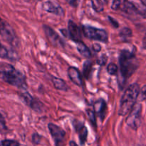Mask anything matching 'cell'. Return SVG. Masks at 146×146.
Wrapping results in <instances>:
<instances>
[{"mask_svg":"<svg viewBox=\"0 0 146 146\" xmlns=\"http://www.w3.org/2000/svg\"><path fill=\"white\" fill-rule=\"evenodd\" d=\"M120 72L123 82L136 71L139 62L133 52L128 50H122L119 57Z\"/></svg>","mask_w":146,"mask_h":146,"instance_id":"1","label":"cell"},{"mask_svg":"<svg viewBox=\"0 0 146 146\" xmlns=\"http://www.w3.org/2000/svg\"><path fill=\"white\" fill-rule=\"evenodd\" d=\"M139 84L133 83L126 89L123 94L120 103L118 115L121 116L126 115L135 105L140 94Z\"/></svg>","mask_w":146,"mask_h":146,"instance_id":"2","label":"cell"},{"mask_svg":"<svg viewBox=\"0 0 146 146\" xmlns=\"http://www.w3.org/2000/svg\"><path fill=\"white\" fill-rule=\"evenodd\" d=\"M0 79L22 90L27 88L25 76L11 65H7L0 70Z\"/></svg>","mask_w":146,"mask_h":146,"instance_id":"3","label":"cell"},{"mask_svg":"<svg viewBox=\"0 0 146 146\" xmlns=\"http://www.w3.org/2000/svg\"><path fill=\"white\" fill-rule=\"evenodd\" d=\"M141 112H142V106L140 103H135L129 115L127 117L125 123L133 130H136L140 127L141 124Z\"/></svg>","mask_w":146,"mask_h":146,"instance_id":"4","label":"cell"},{"mask_svg":"<svg viewBox=\"0 0 146 146\" xmlns=\"http://www.w3.org/2000/svg\"><path fill=\"white\" fill-rule=\"evenodd\" d=\"M84 36L88 39L106 42L108 40V34L103 29H98L91 26L85 25L83 27Z\"/></svg>","mask_w":146,"mask_h":146,"instance_id":"5","label":"cell"},{"mask_svg":"<svg viewBox=\"0 0 146 146\" xmlns=\"http://www.w3.org/2000/svg\"><path fill=\"white\" fill-rule=\"evenodd\" d=\"M0 36L9 44L16 45L17 38L12 27L6 21L0 18Z\"/></svg>","mask_w":146,"mask_h":146,"instance_id":"6","label":"cell"},{"mask_svg":"<svg viewBox=\"0 0 146 146\" xmlns=\"http://www.w3.org/2000/svg\"><path fill=\"white\" fill-rule=\"evenodd\" d=\"M48 127L56 146H59L64 140L66 135L65 131L59 126L54 125V123H49Z\"/></svg>","mask_w":146,"mask_h":146,"instance_id":"7","label":"cell"},{"mask_svg":"<svg viewBox=\"0 0 146 146\" xmlns=\"http://www.w3.org/2000/svg\"><path fill=\"white\" fill-rule=\"evenodd\" d=\"M44 30L48 41L53 45L56 46V47H64V42L61 40L59 35L52 28H51L48 26L44 25Z\"/></svg>","mask_w":146,"mask_h":146,"instance_id":"8","label":"cell"},{"mask_svg":"<svg viewBox=\"0 0 146 146\" xmlns=\"http://www.w3.org/2000/svg\"><path fill=\"white\" fill-rule=\"evenodd\" d=\"M68 35L76 42L81 41V32L78 26L72 20H69L68 23Z\"/></svg>","mask_w":146,"mask_h":146,"instance_id":"9","label":"cell"},{"mask_svg":"<svg viewBox=\"0 0 146 146\" xmlns=\"http://www.w3.org/2000/svg\"><path fill=\"white\" fill-rule=\"evenodd\" d=\"M43 9L44 11L58 16L64 15V9L60 6L54 4L51 1H46L43 4Z\"/></svg>","mask_w":146,"mask_h":146,"instance_id":"10","label":"cell"},{"mask_svg":"<svg viewBox=\"0 0 146 146\" xmlns=\"http://www.w3.org/2000/svg\"><path fill=\"white\" fill-rule=\"evenodd\" d=\"M67 72H68V75L69 77L70 80L74 84L78 86H82V77H81V74L78 69L74 67H68Z\"/></svg>","mask_w":146,"mask_h":146,"instance_id":"11","label":"cell"},{"mask_svg":"<svg viewBox=\"0 0 146 146\" xmlns=\"http://www.w3.org/2000/svg\"><path fill=\"white\" fill-rule=\"evenodd\" d=\"M107 106L106 103L104 100H99L96 101L94 104V113L98 115V117L104 120L106 115Z\"/></svg>","mask_w":146,"mask_h":146,"instance_id":"12","label":"cell"},{"mask_svg":"<svg viewBox=\"0 0 146 146\" xmlns=\"http://www.w3.org/2000/svg\"><path fill=\"white\" fill-rule=\"evenodd\" d=\"M77 50L80 53L81 56L85 58H90L91 53L88 47L85 44V43L82 41H79L77 42Z\"/></svg>","mask_w":146,"mask_h":146,"instance_id":"13","label":"cell"},{"mask_svg":"<svg viewBox=\"0 0 146 146\" xmlns=\"http://www.w3.org/2000/svg\"><path fill=\"white\" fill-rule=\"evenodd\" d=\"M52 82L54 84V86L59 90H64V91H66L68 90V86L66 84L65 81L63 80L62 79L58 78V77H52Z\"/></svg>","mask_w":146,"mask_h":146,"instance_id":"14","label":"cell"},{"mask_svg":"<svg viewBox=\"0 0 146 146\" xmlns=\"http://www.w3.org/2000/svg\"><path fill=\"white\" fill-rule=\"evenodd\" d=\"M78 133V135H79V140L81 142V145H84L85 143L86 140L87 135H88V130L87 128L84 125H77L76 127Z\"/></svg>","mask_w":146,"mask_h":146,"instance_id":"15","label":"cell"},{"mask_svg":"<svg viewBox=\"0 0 146 146\" xmlns=\"http://www.w3.org/2000/svg\"><path fill=\"white\" fill-rule=\"evenodd\" d=\"M20 97L21 99L22 100V101L25 103L27 105H29V107H31V104L34 102V98L28 92H26L25 90H24V92H21V94H20Z\"/></svg>","mask_w":146,"mask_h":146,"instance_id":"16","label":"cell"},{"mask_svg":"<svg viewBox=\"0 0 146 146\" xmlns=\"http://www.w3.org/2000/svg\"><path fill=\"white\" fill-rule=\"evenodd\" d=\"M120 37L123 40L131 38L132 37V30L128 27H124L120 31Z\"/></svg>","mask_w":146,"mask_h":146,"instance_id":"17","label":"cell"},{"mask_svg":"<svg viewBox=\"0 0 146 146\" xmlns=\"http://www.w3.org/2000/svg\"><path fill=\"white\" fill-rule=\"evenodd\" d=\"M0 58L2 59H11V54L7 50V47H4L1 42H0Z\"/></svg>","mask_w":146,"mask_h":146,"instance_id":"18","label":"cell"},{"mask_svg":"<svg viewBox=\"0 0 146 146\" xmlns=\"http://www.w3.org/2000/svg\"><path fill=\"white\" fill-rule=\"evenodd\" d=\"M91 1L93 8L96 11L101 12L104 10V4L101 0H91Z\"/></svg>","mask_w":146,"mask_h":146,"instance_id":"19","label":"cell"},{"mask_svg":"<svg viewBox=\"0 0 146 146\" xmlns=\"http://www.w3.org/2000/svg\"><path fill=\"white\" fill-rule=\"evenodd\" d=\"M0 146H19V143L16 140H4L0 142Z\"/></svg>","mask_w":146,"mask_h":146,"instance_id":"20","label":"cell"},{"mask_svg":"<svg viewBox=\"0 0 146 146\" xmlns=\"http://www.w3.org/2000/svg\"><path fill=\"white\" fill-rule=\"evenodd\" d=\"M107 71L111 75H114L118 72V66L114 63H110L108 66H107Z\"/></svg>","mask_w":146,"mask_h":146,"instance_id":"21","label":"cell"},{"mask_svg":"<svg viewBox=\"0 0 146 146\" xmlns=\"http://www.w3.org/2000/svg\"><path fill=\"white\" fill-rule=\"evenodd\" d=\"M92 67V64L90 61H86L84 64V72L86 78L88 77V74H90V71Z\"/></svg>","mask_w":146,"mask_h":146,"instance_id":"22","label":"cell"},{"mask_svg":"<svg viewBox=\"0 0 146 146\" xmlns=\"http://www.w3.org/2000/svg\"><path fill=\"white\" fill-rule=\"evenodd\" d=\"M7 130V126H6L5 120H4V117L0 114V132L2 133H6Z\"/></svg>","mask_w":146,"mask_h":146,"instance_id":"23","label":"cell"},{"mask_svg":"<svg viewBox=\"0 0 146 146\" xmlns=\"http://www.w3.org/2000/svg\"><path fill=\"white\" fill-rule=\"evenodd\" d=\"M121 0H113L112 4H111V9L113 10H117L121 7Z\"/></svg>","mask_w":146,"mask_h":146,"instance_id":"24","label":"cell"},{"mask_svg":"<svg viewBox=\"0 0 146 146\" xmlns=\"http://www.w3.org/2000/svg\"><path fill=\"white\" fill-rule=\"evenodd\" d=\"M140 94H141V100H146V84L140 90Z\"/></svg>","mask_w":146,"mask_h":146,"instance_id":"25","label":"cell"},{"mask_svg":"<svg viewBox=\"0 0 146 146\" xmlns=\"http://www.w3.org/2000/svg\"><path fill=\"white\" fill-rule=\"evenodd\" d=\"M41 140V136L38 133H34L32 135V141L34 144H38Z\"/></svg>","mask_w":146,"mask_h":146,"instance_id":"26","label":"cell"},{"mask_svg":"<svg viewBox=\"0 0 146 146\" xmlns=\"http://www.w3.org/2000/svg\"><path fill=\"white\" fill-rule=\"evenodd\" d=\"M95 113H94V111H92V110H90L89 111H88V117H89L90 120L92 121V123H94V124H95V121H96V119H95Z\"/></svg>","mask_w":146,"mask_h":146,"instance_id":"27","label":"cell"},{"mask_svg":"<svg viewBox=\"0 0 146 146\" xmlns=\"http://www.w3.org/2000/svg\"><path fill=\"white\" fill-rule=\"evenodd\" d=\"M108 19L111 21V24H112L113 26V27H115V28H117V27H119V24L118 23V21H117L116 20L114 19L113 18H112V17H108Z\"/></svg>","mask_w":146,"mask_h":146,"instance_id":"28","label":"cell"},{"mask_svg":"<svg viewBox=\"0 0 146 146\" xmlns=\"http://www.w3.org/2000/svg\"><path fill=\"white\" fill-rule=\"evenodd\" d=\"M107 61V57H106V55H103L102 57H101V58H100V60H98V64H104L106 63V62Z\"/></svg>","mask_w":146,"mask_h":146,"instance_id":"29","label":"cell"},{"mask_svg":"<svg viewBox=\"0 0 146 146\" xmlns=\"http://www.w3.org/2000/svg\"><path fill=\"white\" fill-rule=\"evenodd\" d=\"M93 49H94V50L95 52H98L101 51V45H100L99 44H94V45H93Z\"/></svg>","mask_w":146,"mask_h":146,"instance_id":"30","label":"cell"},{"mask_svg":"<svg viewBox=\"0 0 146 146\" xmlns=\"http://www.w3.org/2000/svg\"><path fill=\"white\" fill-rule=\"evenodd\" d=\"M66 1H68V2L69 3V4H71V5H72V6H76V3H77L76 0H66Z\"/></svg>","mask_w":146,"mask_h":146,"instance_id":"31","label":"cell"},{"mask_svg":"<svg viewBox=\"0 0 146 146\" xmlns=\"http://www.w3.org/2000/svg\"><path fill=\"white\" fill-rule=\"evenodd\" d=\"M143 47L144 49H146V34L144 37L143 40Z\"/></svg>","mask_w":146,"mask_h":146,"instance_id":"32","label":"cell"},{"mask_svg":"<svg viewBox=\"0 0 146 146\" xmlns=\"http://www.w3.org/2000/svg\"><path fill=\"white\" fill-rule=\"evenodd\" d=\"M140 14H141V15L143 16V17H145V18H146V8L145 9L143 10V11H141V12L140 13Z\"/></svg>","mask_w":146,"mask_h":146,"instance_id":"33","label":"cell"},{"mask_svg":"<svg viewBox=\"0 0 146 146\" xmlns=\"http://www.w3.org/2000/svg\"><path fill=\"white\" fill-rule=\"evenodd\" d=\"M70 146H78V145L75 143L74 141H71L69 143Z\"/></svg>","mask_w":146,"mask_h":146,"instance_id":"34","label":"cell"},{"mask_svg":"<svg viewBox=\"0 0 146 146\" xmlns=\"http://www.w3.org/2000/svg\"><path fill=\"white\" fill-rule=\"evenodd\" d=\"M141 2L144 4V5L146 6V0H141Z\"/></svg>","mask_w":146,"mask_h":146,"instance_id":"35","label":"cell"}]
</instances>
